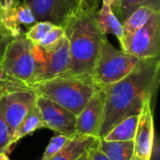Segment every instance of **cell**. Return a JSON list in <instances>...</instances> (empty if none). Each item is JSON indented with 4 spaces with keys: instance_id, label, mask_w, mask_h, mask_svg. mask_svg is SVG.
I'll return each instance as SVG.
<instances>
[{
    "instance_id": "2",
    "label": "cell",
    "mask_w": 160,
    "mask_h": 160,
    "mask_svg": "<svg viewBox=\"0 0 160 160\" xmlns=\"http://www.w3.org/2000/svg\"><path fill=\"white\" fill-rule=\"evenodd\" d=\"M68 41L69 66L61 77H90L97 58L101 34L96 22V12L75 6L61 25Z\"/></svg>"
},
{
    "instance_id": "8",
    "label": "cell",
    "mask_w": 160,
    "mask_h": 160,
    "mask_svg": "<svg viewBox=\"0 0 160 160\" xmlns=\"http://www.w3.org/2000/svg\"><path fill=\"white\" fill-rule=\"evenodd\" d=\"M31 8L19 0H0V24L11 39L23 36L22 26L30 27L36 22Z\"/></svg>"
},
{
    "instance_id": "7",
    "label": "cell",
    "mask_w": 160,
    "mask_h": 160,
    "mask_svg": "<svg viewBox=\"0 0 160 160\" xmlns=\"http://www.w3.org/2000/svg\"><path fill=\"white\" fill-rule=\"evenodd\" d=\"M121 49L139 59L158 57L160 53V11H155L141 29L121 44Z\"/></svg>"
},
{
    "instance_id": "25",
    "label": "cell",
    "mask_w": 160,
    "mask_h": 160,
    "mask_svg": "<svg viewBox=\"0 0 160 160\" xmlns=\"http://www.w3.org/2000/svg\"><path fill=\"white\" fill-rule=\"evenodd\" d=\"M64 36V28L59 25H55L37 45L39 47H48L57 42Z\"/></svg>"
},
{
    "instance_id": "3",
    "label": "cell",
    "mask_w": 160,
    "mask_h": 160,
    "mask_svg": "<svg viewBox=\"0 0 160 160\" xmlns=\"http://www.w3.org/2000/svg\"><path fill=\"white\" fill-rule=\"evenodd\" d=\"M28 87L37 96L54 101L76 116L99 88L90 77H56L32 83Z\"/></svg>"
},
{
    "instance_id": "31",
    "label": "cell",
    "mask_w": 160,
    "mask_h": 160,
    "mask_svg": "<svg viewBox=\"0 0 160 160\" xmlns=\"http://www.w3.org/2000/svg\"><path fill=\"white\" fill-rule=\"evenodd\" d=\"M76 2H78V0H76Z\"/></svg>"
},
{
    "instance_id": "4",
    "label": "cell",
    "mask_w": 160,
    "mask_h": 160,
    "mask_svg": "<svg viewBox=\"0 0 160 160\" xmlns=\"http://www.w3.org/2000/svg\"><path fill=\"white\" fill-rule=\"evenodd\" d=\"M140 60L130 53L117 50L104 37L100 41L91 79L98 87H106L129 74Z\"/></svg>"
},
{
    "instance_id": "20",
    "label": "cell",
    "mask_w": 160,
    "mask_h": 160,
    "mask_svg": "<svg viewBox=\"0 0 160 160\" xmlns=\"http://www.w3.org/2000/svg\"><path fill=\"white\" fill-rule=\"evenodd\" d=\"M143 6H150L160 9V0H118L112 10H115L114 14L120 22L123 23L133 11Z\"/></svg>"
},
{
    "instance_id": "26",
    "label": "cell",
    "mask_w": 160,
    "mask_h": 160,
    "mask_svg": "<svg viewBox=\"0 0 160 160\" xmlns=\"http://www.w3.org/2000/svg\"><path fill=\"white\" fill-rule=\"evenodd\" d=\"M88 158L89 160H110L98 148V143L88 150Z\"/></svg>"
},
{
    "instance_id": "21",
    "label": "cell",
    "mask_w": 160,
    "mask_h": 160,
    "mask_svg": "<svg viewBox=\"0 0 160 160\" xmlns=\"http://www.w3.org/2000/svg\"><path fill=\"white\" fill-rule=\"evenodd\" d=\"M54 26L55 24L50 22H36L28 28L23 36L34 45H37Z\"/></svg>"
},
{
    "instance_id": "22",
    "label": "cell",
    "mask_w": 160,
    "mask_h": 160,
    "mask_svg": "<svg viewBox=\"0 0 160 160\" xmlns=\"http://www.w3.org/2000/svg\"><path fill=\"white\" fill-rule=\"evenodd\" d=\"M68 139H69L68 137H66L61 134H56L55 136H53L50 140V142L48 143V146L46 147L40 160L52 159L59 152V150L65 145V143L68 142Z\"/></svg>"
},
{
    "instance_id": "18",
    "label": "cell",
    "mask_w": 160,
    "mask_h": 160,
    "mask_svg": "<svg viewBox=\"0 0 160 160\" xmlns=\"http://www.w3.org/2000/svg\"><path fill=\"white\" fill-rule=\"evenodd\" d=\"M155 11H160V9L150 6H143L133 11L122 23L124 30V38L120 44H122L125 40L129 38L134 33L141 29L147 22L151 15Z\"/></svg>"
},
{
    "instance_id": "28",
    "label": "cell",
    "mask_w": 160,
    "mask_h": 160,
    "mask_svg": "<svg viewBox=\"0 0 160 160\" xmlns=\"http://www.w3.org/2000/svg\"><path fill=\"white\" fill-rule=\"evenodd\" d=\"M102 3L103 4H107V5H110L112 7V8H114V7L117 5L118 3V0H102Z\"/></svg>"
},
{
    "instance_id": "1",
    "label": "cell",
    "mask_w": 160,
    "mask_h": 160,
    "mask_svg": "<svg viewBox=\"0 0 160 160\" xmlns=\"http://www.w3.org/2000/svg\"><path fill=\"white\" fill-rule=\"evenodd\" d=\"M159 71V56L141 59L125 78L102 88L104 108L98 139L123 119L141 113L143 103L153 98L158 88Z\"/></svg>"
},
{
    "instance_id": "16",
    "label": "cell",
    "mask_w": 160,
    "mask_h": 160,
    "mask_svg": "<svg viewBox=\"0 0 160 160\" xmlns=\"http://www.w3.org/2000/svg\"><path fill=\"white\" fill-rule=\"evenodd\" d=\"M39 128H44L40 111L38 108L37 104L35 103V105L31 108L29 112L25 115V117L22 119V121L21 122L17 129L15 130L14 134L12 135L10 142H9V145H8L9 150L21 139H22L23 137L29 134H32L34 131Z\"/></svg>"
},
{
    "instance_id": "15",
    "label": "cell",
    "mask_w": 160,
    "mask_h": 160,
    "mask_svg": "<svg viewBox=\"0 0 160 160\" xmlns=\"http://www.w3.org/2000/svg\"><path fill=\"white\" fill-rule=\"evenodd\" d=\"M96 22L102 35H114L119 42H122L124 38L123 25L110 5L102 3L100 9L96 12Z\"/></svg>"
},
{
    "instance_id": "19",
    "label": "cell",
    "mask_w": 160,
    "mask_h": 160,
    "mask_svg": "<svg viewBox=\"0 0 160 160\" xmlns=\"http://www.w3.org/2000/svg\"><path fill=\"white\" fill-rule=\"evenodd\" d=\"M139 115H132L123 119L115 127H113L103 137V139L110 142L133 141L138 126Z\"/></svg>"
},
{
    "instance_id": "23",
    "label": "cell",
    "mask_w": 160,
    "mask_h": 160,
    "mask_svg": "<svg viewBox=\"0 0 160 160\" xmlns=\"http://www.w3.org/2000/svg\"><path fill=\"white\" fill-rule=\"evenodd\" d=\"M10 134L4 117V98H0V152L8 153L9 151Z\"/></svg>"
},
{
    "instance_id": "10",
    "label": "cell",
    "mask_w": 160,
    "mask_h": 160,
    "mask_svg": "<svg viewBox=\"0 0 160 160\" xmlns=\"http://www.w3.org/2000/svg\"><path fill=\"white\" fill-rule=\"evenodd\" d=\"M155 141L154 115L152 99H147L139 115L138 126L133 140V155L131 160H151Z\"/></svg>"
},
{
    "instance_id": "27",
    "label": "cell",
    "mask_w": 160,
    "mask_h": 160,
    "mask_svg": "<svg viewBox=\"0 0 160 160\" xmlns=\"http://www.w3.org/2000/svg\"><path fill=\"white\" fill-rule=\"evenodd\" d=\"M12 39L9 38L2 30L1 28V24H0V61L2 59V56H3V53H4V51L7 47V45L8 44V42H10Z\"/></svg>"
},
{
    "instance_id": "30",
    "label": "cell",
    "mask_w": 160,
    "mask_h": 160,
    "mask_svg": "<svg viewBox=\"0 0 160 160\" xmlns=\"http://www.w3.org/2000/svg\"><path fill=\"white\" fill-rule=\"evenodd\" d=\"M0 160H9V158H8L7 154L4 152H0Z\"/></svg>"
},
{
    "instance_id": "11",
    "label": "cell",
    "mask_w": 160,
    "mask_h": 160,
    "mask_svg": "<svg viewBox=\"0 0 160 160\" xmlns=\"http://www.w3.org/2000/svg\"><path fill=\"white\" fill-rule=\"evenodd\" d=\"M36 98L37 95L31 89L13 92L4 97V117L10 139L22 119L35 105Z\"/></svg>"
},
{
    "instance_id": "9",
    "label": "cell",
    "mask_w": 160,
    "mask_h": 160,
    "mask_svg": "<svg viewBox=\"0 0 160 160\" xmlns=\"http://www.w3.org/2000/svg\"><path fill=\"white\" fill-rule=\"evenodd\" d=\"M36 104L40 111L44 128L55 131L57 134L71 138L76 134L77 116L55 103L43 97L37 96Z\"/></svg>"
},
{
    "instance_id": "29",
    "label": "cell",
    "mask_w": 160,
    "mask_h": 160,
    "mask_svg": "<svg viewBox=\"0 0 160 160\" xmlns=\"http://www.w3.org/2000/svg\"><path fill=\"white\" fill-rule=\"evenodd\" d=\"M77 160H89V158H88V151H86L84 154H82Z\"/></svg>"
},
{
    "instance_id": "5",
    "label": "cell",
    "mask_w": 160,
    "mask_h": 160,
    "mask_svg": "<svg viewBox=\"0 0 160 160\" xmlns=\"http://www.w3.org/2000/svg\"><path fill=\"white\" fill-rule=\"evenodd\" d=\"M36 68L28 85L63 76L69 66V47L65 35L48 47L34 45Z\"/></svg>"
},
{
    "instance_id": "13",
    "label": "cell",
    "mask_w": 160,
    "mask_h": 160,
    "mask_svg": "<svg viewBox=\"0 0 160 160\" xmlns=\"http://www.w3.org/2000/svg\"><path fill=\"white\" fill-rule=\"evenodd\" d=\"M23 2L31 8L37 22H50L59 26L77 5L76 0H23Z\"/></svg>"
},
{
    "instance_id": "14",
    "label": "cell",
    "mask_w": 160,
    "mask_h": 160,
    "mask_svg": "<svg viewBox=\"0 0 160 160\" xmlns=\"http://www.w3.org/2000/svg\"><path fill=\"white\" fill-rule=\"evenodd\" d=\"M98 138L75 135L68 140L65 145L51 160H77L86 151L97 145Z\"/></svg>"
},
{
    "instance_id": "24",
    "label": "cell",
    "mask_w": 160,
    "mask_h": 160,
    "mask_svg": "<svg viewBox=\"0 0 160 160\" xmlns=\"http://www.w3.org/2000/svg\"><path fill=\"white\" fill-rule=\"evenodd\" d=\"M29 89L30 88L27 86V84L15 78H10L6 81H0V98L13 92L24 91Z\"/></svg>"
},
{
    "instance_id": "6",
    "label": "cell",
    "mask_w": 160,
    "mask_h": 160,
    "mask_svg": "<svg viewBox=\"0 0 160 160\" xmlns=\"http://www.w3.org/2000/svg\"><path fill=\"white\" fill-rule=\"evenodd\" d=\"M0 65L8 75L28 86L36 68L34 44L24 36L12 39L4 51Z\"/></svg>"
},
{
    "instance_id": "17",
    "label": "cell",
    "mask_w": 160,
    "mask_h": 160,
    "mask_svg": "<svg viewBox=\"0 0 160 160\" xmlns=\"http://www.w3.org/2000/svg\"><path fill=\"white\" fill-rule=\"evenodd\" d=\"M133 146V141L110 142L99 138L98 142V148L110 160H131Z\"/></svg>"
},
{
    "instance_id": "12",
    "label": "cell",
    "mask_w": 160,
    "mask_h": 160,
    "mask_svg": "<svg viewBox=\"0 0 160 160\" xmlns=\"http://www.w3.org/2000/svg\"><path fill=\"white\" fill-rule=\"evenodd\" d=\"M104 92L98 88L91 97L87 104L77 115L76 134L98 138L99 128L103 115Z\"/></svg>"
}]
</instances>
